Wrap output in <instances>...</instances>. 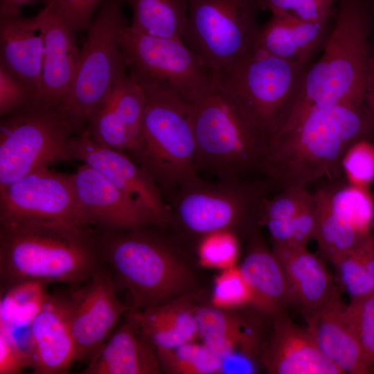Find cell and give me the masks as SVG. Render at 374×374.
<instances>
[{
	"label": "cell",
	"mask_w": 374,
	"mask_h": 374,
	"mask_svg": "<svg viewBox=\"0 0 374 374\" xmlns=\"http://www.w3.org/2000/svg\"><path fill=\"white\" fill-rule=\"evenodd\" d=\"M341 169L346 182L369 188L374 181V143L365 139L353 144L344 156Z\"/></svg>",
	"instance_id": "8d00e7d4"
},
{
	"label": "cell",
	"mask_w": 374,
	"mask_h": 374,
	"mask_svg": "<svg viewBox=\"0 0 374 374\" xmlns=\"http://www.w3.org/2000/svg\"><path fill=\"white\" fill-rule=\"evenodd\" d=\"M145 105L143 88L127 71L115 82L86 130L97 143L128 154L141 135Z\"/></svg>",
	"instance_id": "e0dca14e"
},
{
	"label": "cell",
	"mask_w": 374,
	"mask_h": 374,
	"mask_svg": "<svg viewBox=\"0 0 374 374\" xmlns=\"http://www.w3.org/2000/svg\"><path fill=\"white\" fill-rule=\"evenodd\" d=\"M72 174L80 224L98 232L161 226L152 213L92 167L82 163Z\"/></svg>",
	"instance_id": "5bb4252c"
},
{
	"label": "cell",
	"mask_w": 374,
	"mask_h": 374,
	"mask_svg": "<svg viewBox=\"0 0 374 374\" xmlns=\"http://www.w3.org/2000/svg\"><path fill=\"white\" fill-rule=\"evenodd\" d=\"M330 20L311 22L287 15H271L260 25L253 48L285 60L308 64L322 50L331 30Z\"/></svg>",
	"instance_id": "cb8c5ba5"
},
{
	"label": "cell",
	"mask_w": 374,
	"mask_h": 374,
	"mask_svg": "<svg viewBox=\"0 0 374 374\" xmlns=\"http://www.w3.org/2000/svg\"><path fill=\"white\" fill-rule=\"evenodd\" d=\"M36 91L0 64V116L33 103Z\"/></svg>",
	"instance_id": "ab89813d"
},
{
	"label": "cell",
	"mask_w": 374,
	"mask_h": 374,
	"mask_svg": "<svg viewBox=\"0 0 374 374\" xmlns=\"http://www.w3.org/2000/svg\"><path fill=\"white\" fill-rule=\"evenodd\" d=\"M373 127L368 101L313 108L270 142L262 175L278 191L337 180L348 148L367 139Z\"/></svg>",
	"instance_id": "6da1fadb"
},
{
	"label": "cell",
	"mask_w": 374,
	"mask_h": 374,
	"mask_svg": "<svg viewBox=\"0 0 374 374\" xmlns=\"http://www.w3.org/2000/svg\"><path fill=\"white\" fill-rule=\"evenodd\" d=\"M239 268L251 291V305L258 310L276 315L294 303L280 262L258 237Z\"/></svg>",
	"instance_id": "d4e9b609"
},
{
	"label": "cell",
	"mask_w": 374,
	"mask_h": 374,
	"mask_svg": "<svg viewBox=\"0 0 374 374\" xmlns=\"http://www.w3.org/2000/svg\"><path fill=\"white\" fill-rule=\"evenodd\" d=\"M31 337L30 368L34 373L67 372L78 357L71 326L69 300L48 294L33 321Z\"/></svg>",
	"instance_id": "d6986e66"
},
{
	"label": "cell",
	"mask_w": 374,
	"mask_h": 374,
	"mask_svg": "<svg viewBox=\"0 0 374 374\" xmlns=\"http://www.w3.org/2000/svg\"><path fill=\"white\" fill-rule=\"evenodd\" d=\"M313 197L317 213L314 239L323 256L334 265L371 234L359 230L326 185L313 193Z\"/></svg>",
	"instance_id": "f1b7e54d"
},
{
	"label": "cell",
	"mask_w": 374,
	"mask_h": 374,
	"mask_svg": "<svg viewBox=\"0 0 374 374\" xmlns=\"http://www.w3.org/2000/svg\"><path fill=\"white\" fill-rule=\"evenodd\" d=\"M212 303L213 306L224 309L251 305V291L239 267L222 269L215 278Z\"/></svg>",
	"instance_id": "d590c367"
},
{
	"label": "cell",
	"mask_w": 374,
	"mask_h": 374,
	"mask_svg": "<svg viewBox=\"0 0 374 374\" xmlns=\"http://www.w3.org/2000/svg\"><path fill=\"white\" fill-rule=\"evenodd\" d=\"M199 337L203 344L221 360L240 350L253 357L259 350L256 329L231 309L215 306L197 308Z\"/></svg>",
	"instance_id": "83f0119b"
},
{
	"label": "cell",
	"mask_w": 374,
	"mask_h": 374,
	"mask_svg": "<svg viewBox=\"0 0 374 374\" xmlns=\"http://www.w3.org/2000/svg\"><path fill=\"white\" fill-rule=\"evenodd\" d=\"M117 286L101 267L82 290L69 299L71 326L77 348V361L88 363L114 331L127 308L116 295Z\"/></svg>",
	"instance_id": "9a60e30c"
},
{
	"label": "cell",
	"mask_w": 374,
	"mask_h": 374,
	"mask_svg": "<svg viewBox=\"0 0 374 374\" xmlns=\"http://www.w3.org/2000/svg\"><path fill=\"white\" fill-rule=\"evenodd\" d=\"M122 0H104L87 29L77 73L62 109L75 135L86 130L118 79L127 71L120 35L127 24Z\"/></svg>",
	"instance_id": "9c48e42d"
},
{
	"label": "cell",
	"mask_w": 374,
	"mask_h": 374,
	"mask_svg": "<svg viewBox=\"0 0 374 374\" xmlns=\"http://www.w3.org/2000/svg\"><path fill=\"white\" fill-rule=\"evenodd\" d=\"M238 252V239L235 233L231 231L203 236L198 248L202 265L221 269L234 267Z\"/></svg>",
	"instance_id": "e575fe53"
},
{
	"label": "cell",
	"mask_w": 374,
	"mask_h": 374,
	"mask_svg": "<svg viewBox=\"0 0 374 374\" xmlns=\"http://www.w3.org/2000/svg\"><path fill=\"white\" fill-rule=\"evenodd\" d=\"M317 224V213L312 193L311 201L295 216L285 220L270 221L265 226L271 242L290 247H306L314 238Z\"/></svg>",
	"instance_id": "d6a6232c"
},
{
	"label": "cell",
	"mask_w": 374,
	"mask_h": 374,
	"mask_svg": "<svg viewBox=\"0 0 374 374\" xmlns=\"http://www.w3.org/2000/svg\"><path fill=\"white\" fill-rule=\"evenodd\" d=\"M272 335L262 355L272 374H341V370L320 350L307 329L283 313L276 315Z\"/></svg>",
	"instance_id": "ffe728a7"
},
{
	"label": "cell",
	"mask_w": 374,
	"mask_h": 374,
	"mask_svg": "<svg viewBox=\"0 0 374 374\" xmlns=\"http://www.w3.org/2000/svg\"><path fill=\"white\" fill-rule=\"evenodd\" d=\"M346 311L366 357L374 366V292L350 301Z\"/></svg>",
	"instance_id": "74e56055"
},
{
	"label": "cell",
	"mask_w": 374,
	"mask_h": 374,
	"mask_svg": "<svg viewBox=\"0 0 374 374\" xmlns=\"http://www.w3.org/2000/svg\"><path fill=\"white\" fill-rule=\"evenodd\" d=\"M310 65L252 48L215 73V86L270 143L285 127Z\"/></svg>",
	"instance_id": "52a82bcc"
},
{
	"label": "cell",
	"mask_w": 374,
	"mask_h": 374,
	"mask_svg": "<svg viewBox=\"0 0 374 374\" xmlns=\"http://www.w3.org/2000/svg\"><path fill=\"white\" fill-rule=\"evenodd\" d=\"M44 220L78 222L72 173L42 166L0 187V224Z\"/></svg>",
	"instance_id": "4fadbf2b"
},
{
	"label": "cell",
	"mask_w": 374,
	"mask_h": 374,
	"mask_svg": "<svg viewBox=\"0 0 374 374\" xmlns=\"http://www.w3.org/2000/svg\"><path fill=\"white\" fill-rule=\"evenodd\" d=\"M272 243L290 285L294 303L305 314L323 305L337 294L322 260L304 247Z\"/></svg>",
	"instance_id": "484cf974"
},
{
	"label": "cell",
	"mask_w": 374,
	"mask_h": 374,
	"mask_svg": "<svg viewBox=\"0 0 374 374\" xmlns=\"http://www.w3.org/2000/svg\"><path fill=\"white\" fill-rule=\"evenodd\" d=\"M272 189L265 177L208 182L197 176L167 197L170 223L202 237L250 228L258 224L260 204Z\"/></svg>",
	"instance_id": "ba28073f"
},
{
	"label": "cell",
	"mask_w": 374,
	"mask_h": 374,
	"mask_svg": "<svg viewBox=\"0 0 374 374\" xmlns=\"http://www.w3.org/2000/svg\"><path fill=\"white\" fill-rule=\"evenodd\" d=\"M45 13L0 15V64L38 92L44 53ZM36 98V97H35Z\"/></svg>",
	"instance_id": "603a6c76"
},
{
	"label": "cell",
	"mask_w": 374,
	"mask_h": 374,
	"mask_svg": "<svg viewBox=\"0 0 374 374\" xmlns=\"http://www.w3.org/2000/svg\"><path fill=\"white\" fill-rule=\"evenodd\" d=\"M197 146V172L218 179L262 175L269 141L215 85L189 103Z\"/></svg>",
	"instance_id": "8992f818"
},
{
	"label": "cell",
	"mask_w": 374,
	"mask_h": 374,
	"mask_svg": "<svg viewBox=\"0 0 374 374\" xmlns=\"http://www.w3.org/2000/svg\"><path fill=\"white\" fill-rule=\"evenodd\" d=\"M28 367L19 350L0 332V374H18Z\"/></svg>",
	"instance_id": "b9f144b4"
},
{
	"label": "cell",
	"mask_w": 374,
	"mask_h": 374,
	"mask_svg": "<svg viewBox=\"0 0 374 374\" xmlns=\"http://www.w3.org/2000/svg\"><path fill=\"white\" fill-rule=\"evenodd\" d=\"M136 80L144 89L146 105L141 135L127 154L168 197L198 176L189 103L163 84Z\"/></svg>",
	"instance_id": "5b68a950"
},
{
	"label": "cell",
	"mask_w": 374,
	"mask_h": 374,
	"mask_svg": "<svg viewBox=\"0 0 374 374\" xmlns=\"http://www.w3.org/2000/svg\"><path fill=\"white\" fill-rule=\"evenodd\" d=\"M254 357L236 351L221 360V373H253L256 371Z\"/></svg>",
	"instance_id": "7bdbcfd3"
},
{
	"label": "cell",
	"mask_w": 374,
	"mask_h": 374,
	"mask_svg": "<svg viewBox=\"0 0 374 374\" xmlns=\"http://www.w3.org/2000/svg\"><path fill=\"white\" fill-rule=\"evenodd\" d=\"M371 65L374 69V46L372 47L371 44Z\"/></svg>",
	"instance_id": "f6af8a7d"
},
{
	"label": "cell",
	"mask_w": 374,
	"mask_h": 374,
	"mask_svg": "<svg viewBox=\"0 0 374 374\" xmlns=\"http://www.w3.org/2000/svg\"><path fill=\"white\" fill-rule=\"evenodd\" d=\"M71 150L74 160L98 171L152 213L161 226L170 223V209L161 191L148 172L127 153L97 143L87 130L72 138Z\"/></svg>",
	"instance_id": "2e32d148"
},
{
	"label": "cell",
	"mask_w": 374,
	"mask_h": 374,
	"mask_svg": "<svg viewBox=\"0 0 374 374\" xmlns=\"http://www.w3.org/2000/svg\"><path fill=\"white\" fill-rule=\"evenodd\" d=\"M312 193L306 188H292L267 197L261 203L258 214V224L290 219L298 214L312 199Z\"/></svg>",
	"instance_id": "836d02e7"
},
{
	"label": "cell",
	"mask_w": 374,
	"mask_h": 374,
	"mask_svg": "<svg viewBox=\"0 0 374 374\" xmlns=\"http://www.w3.org/2000/svg\"><path fill=\"white\" fill-rule=\"evenodd\" d=\"M257 0H188L182 40L215 75L253 46Z\"/></svg>",
	"instance_id": "8fae6325"
},
{
	"label": "cell",
	"mask_w": 374,
	"mask_h": 374,
	"mask_svg": "<svg viewBox=\"0 0 374 374\" xmlns=\"http://www.w3.org/2000/svg\"><path fill=\"white\" fill-rule=\"evenodd\" d=\"M154 226L96 231L102 262L112 268L117 287L129 292L138 311L182 296L194 284L192 271Z\"/></svg>",
	"instance_id": "277c9868"
},
{
	"label": "cell",
	"mask_w": 374,
	"mask_h": 374,
	"mask_svg": "<svg viewBox=\"0 0 374 374\" xmlns=\"http://www.w3.org/2000/svg\"><path fill=\"white\" fill-rule=\"evenodd\" d=\"M335 20L319 60L310 64L287 122L292 127L310 109L367 100L371 15L366 0H338Z\"/></svg>",
	"instance_id": "3957f363"
},
{
	"label": "cell",
	"mask_w": 374,
	"mask_h": 374,
	"mask_svg": "<svg viewBox=\"0 0 374 374\" xmlns=\"http://www.w3.org/2000/svg\"><path fill=\"white\" fill-rule=\"evenodd\" d=\"M260 10L311 22L330 20L336 0H257Z\"/></svg>",
	"instance_id": "f35d334b"
},
{
	"label": "cell",
	"mask_w": 374,
	"mask_h": 374,
	"mask_svg": "<svg viewBox=\"0 0 374 374\" xmlns=\"http://www.w3.org/2000/svg\"><path fill=\"white\" fill-rule=\"evenodd\" d=\"M132 11L130 27L150 36L183 39L188 0H122Z\"/></svg>",
	"instance_id": "f546056e"
},
{
	"label": "cell",
	"mask_w": 374,
	"mask_h": 374,
	"mask_svg": "<svg viewBox=\"0 0 374 374\" xmlns=\"http://www.w3.org/2000/svg\"><path fill=\"white\" fill-rule=\"evenodd\" d=\"M0 332L6 335L30 367L33 356L31 326L48 296L46 285L26 281L2 290Z\"/></svg>",
	"instance_id": "4316f807"
},
{
	"label": "cell",
	"mask_w": 374,
	"mask_h": 374,
	"mask_svg": "<svg viewBox=\"0 0 374 374\" xmlns=\"http://www.w3.org/2000/svg\"><path fill=\"white\" fill-rule=\"evenodd\" d=\"M44 53L40 84L34 102L62 107L71 89L78 68L80 48L75 30L60 15L51 0L43 8Z\"/></svg>",
	"instance_id": "ac0fdd59"
},
{
	"label": "cell",
	"mask_w": 374,
	"mask_h": 374,
	"mask_svg": "<svg viewBox=\"0 0 374 374\" xmlns=\"http://www.w3.org/2000/svg\"><path fill=\"white\" fill-rule=\"evenodd\" d=\"M350 301L374 292V237L371 234L333 265Z\"/></svg>",
	"instance_id": "4dcf8cb0"
},
{
	"label": "cell",
	"mask_w": 374,
	"mask_h": 374,
	"mask_svg": "<svg viewBox=\"0 0 374 374\" xmlns=\"http://www.w3.org/2000/svg\"><path fill=\"white\" fill-rule=\"evenodd\" d=\"M373 226H374V218H373Z\"/></svg>",
	"instance_id": "bcb514c9"
},
{
	"label": "cell",
	"mask_w": 374,
	"mask_h": 374,
	"mask_svg": "<svg viewBox=\"0 0 374 374\" xmlns=\"http://www.w3.org/2000/svg\"><path fill=\"white\" fill-rule=\"evenodd\" d=\"M36 1L37 0H0V15H11L21 12L23 6Z\"/></svg>",
	"instance_id": "ee69618b"
},
{
	"label": "cell",
	"mask_w": 374,
	"mask_h": 374,
	"mask_svg": "<svg viewBox=\"0 0 374 374\" xmlns=\"http://www.w3.org/2000/svg\"><path fill=\"white\" fill-rule=\"evenodd\" d=\"M120 45L129 74L163 84L191 103L215 85L214 75L181 39L140 33L126 24Z\"/></svg>",
	"instance_id": "7c38bea8"
},
{
	"label": "cell",
	"mask_w": 374,
	"mask_h": 374,
	"mask_svg": "<svg viewBox=\"0 0 374 374\" xmlns=\"http://www.w3.org/2000/svg\"><path fill=\"white\" fill-rule=\"evenodd\" d=\"M96 231L65 220L0 224L1 290L26 281L88 280L102 265Z\"/></svg>",
	"instance_id": "7a4b0ae2"
},
{
	"label": "cell",
	"mask_w": 374,
	"mask_h": 374,
	"mask_svg": "<svg viewBox=\"0 0 374 374\" xmlns=\"http://www.w3.org/2000/svg\"><path fill=\"white\" fill-rule=\"evenodd\" d=\"M337 294L319 308L305 314L307 329L321 353L342 373L367 374L373 366L366 357Z\"/></svg>",
	"instance_id": "44dd1931"
},
{
	"label": "cell",
	"mask_w": 374,
	"mask_h": 374,
	"mask_svg": "<svg viewBox=\"0 0 374 374\" xmlns=\"http://www.w3.org/2000/svg\"><path fill=\"white\" fill-rule=\"evenodd\" d=\"M75 135L62 107L33 101L1 117L0 187L38 168L74 160Z\"/></svg>",
	"instance_id": "30bf717a"
},
{
	"label": "cell",
	"mask_w": 374,
	"mask_h": 374,
	"mask_svg": "<svg viewBox=\"0 0 374 374\" xmlns=\"http://www.w3.org/2000/svg\"><path fill=\"white\" fill-rule=\"evenodd\" d=\"M60 15L75 30H87L104 0H51Z\"/></svg>",
	"instance_id": "60d3db41"
},
{
	"label": "cell",
	"mask_w": 374,
	"mask_h": 374,
	"mask_svg": "<svg viewBox=\"0 0 374 374\" xmlns=\"http://www.w3.org/2000/svg\"><path fill=\"white\" fill-rule=\"evenodd\" d=\"M156 350L145 335L139 311L128 314L87 363L83 374H160Z\"/></svg>",
	"instance_id": "7402d4cb"
},
{
	"label": "cell",
	"mask_w": 374,
	"mask_h": 374,
	"mask_svg": "<svg viewBox=\"0 0 374 374\" xmlns=\"http://www.w3.org/2000/svg\"><path fill=\"white\" fill-rule=\"evenodd\" d=\"M156 352L161 369L166 373H221V359L204 344H199L190 341Z\"/></svg>",
	"instance_id": "1f68e13d"
}]
</instances>
